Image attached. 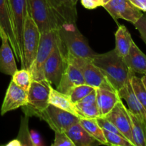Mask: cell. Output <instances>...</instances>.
<instances>
[{
  "mask_svg": "<svg viewBox=\"0 0 146 146\" xmlns=\"http://www.w3.org/2000/svg\"><path fill=\"white\" fill-rule=\"evenodd\" d=\"M92 61L117 93L126 85L133 72L114 49L97 54Z\"/></svg>",
  "mask_w": 146,
  "mask_h": 146,
  "instance_id": "6da1fadb",
  "label": "cell"
},
{
  "mask_svg": "<svg viewBox=\"0 0 146 146\" xmlns=\"http://www.w3.org/2000/svg\"><path fill=\"white\" fill-rule=\"evenodd\" d=\"M58 34L70 55L93 58L97 54L89 46L87 40L81 34L76 23H63L59 27Z\"/></svg>",
  "mask_w": 146,
  "mask_h": 146,
  "instance_id": "7a4b0ae2",
  "label": "cell"
},
{
  "mask_svg": "<svg viewBox=\"0 0 146 146\" xmlns=\"http://www.w3.org/2000/svg\"><path fill=\"white\" fill-rule=\"evenodd\" d=\"M28 14L33 19L40 32L58 29L60 23L49 0H27Z\"/></svg>",
  "mask_w": 146,
  "mask_h": 146,
  "instance_id": "3957f363",
  "label": "cell"
},
{
  "mask_svg": "<svg viewBox=\"0 0 146 146\" xmlns=\"http://www.w3.org/2000/svg\"><path fill=\"white\" fill-rule=\"evenodd\" d=\"M68 54L59 37L44 66V79L51 85L58 86L62 76L68 65Z\"/></svg>",
  "mask_w": 146,
  "mask_h": 146,
  "instance_id": "277c9868",
  "label": "cell"
},
{
  "mask_svg": "<svg viewBox=\"0 0 146 146\" xmlns=\"http://www.w3.org/2000/svg\"><path fill=\"white\" fill-rule=\"evenodd\" d=\"M59 40L58 29L41 33L40 44L35 59L30 68L34 81H44V66L53 48Z\"/></svg>",
  "mask_w": 146,
  "mask_h": 146,
  "instance_id": "5b68a950",
  "label": "cell"
},
{
  "mask_svg": "<svg viewBox=\"0 0 146 146\" xmlns=\"http://www.w3.org/2000/svg\"><path fill=\"white\" fill-rule=\"evenodd\" d=\"M67 57L68 62L77 67L81 71L86 84L91 86L94 88H102L116 91L106 79L98 67L94 65L92 58L75 57L70 54H68Z\"/></svg>",
  "mask_w": 146,
  "mask_h": 146,
  "instance_id": "8992f818",
  "label": "cell"
},
{
  "mask_svg": "<svg viewBox=\"0 0 146 146\" xmlns=\"http://www.w3.org/2000/svg\"><path fill=\"white\" fill-rule=\"evenodd\" d=\"M51 86L46 80H33L28 90L27 104L22 107L27 109V115L38 117L40 114L47 108L50 105L49 98Z\"/></svg>",
  "mask_w": 146,
  "mask_h": 146,
  "instance_id": "52a82bcc",
  "label": "cell"
},
{
  "mask_svg": "<svg viewBox=\"0 0 146 146\" xmlns=\"http://www.w3.org/2000/svg\"><path fill=\"white\" fill-rule=\"evenodd\" d=\"M41 32L33 19L27 14L23 35V62L21 68L30 70L35 59L40 44Z\"/></svg>",
  "mask_w": 146,
  "mask_h": 146,
  "instance_id": "ba28073f",
  "label": "cell"
},
{
  "mask_svg": "<svg viewBox=\"0 0 146 146\" xmlns=\"http://www.w3.org/2000/svg\"><path fill=\"white\" fill-rule=\"evenodd\" d=\"M38 118L45 121L54 131L66 132L70 127L80 121L78 117L51 104L40 114Z\"/></svg>",
  "mask_w": 146,
  "mask_h": 146,
  "instance_id": "9c48e42d",
  "label": "cell"
},
{
  "mask_svg": "<svg viewBox=\"0 0 146 146\" xmlns=\"http://www.w3.org/2000/svg\"><path fill=\"white\" fill-rule=\"evenodd\" d=\"M17 44L23 62V35L28 9L27 0H8Z\"/></svg>",
  "mask_w": 146,
  "mask_h": 146,
  "instance_id": "30bf717a",
  "label": "cell"
},
{
  "mask_svg": "<svg viewBox=\"0 0 146 146\" xmlns=\"http://www.w3.org/2000/svg\"><path fill=\"white\" fill-rule=\"evenodd\" d=\"M115 20L122 19L135 24L143 16V12L130 0H110L103 6Z\"/></svg>",
  "mask_w": 146,
  "mask_h": 146,
  "instance_id": "8fae6325",
  "label": "cell"
},
{
  "mask_svg": "<svg viewBox=\"0 0 146 146\" xmlns=\"http://www.w3.org/2000/svg\"><path fill=\"white\" fill-rule=\"evenodd\" d=\"M102 117L112 123L120 131V133L134 145L132 135L131 121L128 110L124 106L122 100L116 104L115 106L108 113Z\"/></svg>",
  "mask_w": 146,
  "mask_h": 146,
  "instance_id": "7c38bea8",
  "label": "cell"
},
{
  "mask_svg": "<svg viewBox=\"0 0 146 146\" xmlns=\"http://www.w3.org/2000/svg\"><path fill=\"white\" fill-rule=\"evenodd\" d=\"M3 36H7L16 56V60L21 63V56L14 34L8 0H0V38Z\"/></svg>",
  "mask_w": 146,
  "mask_h": 146,
  "instance_id": "4fadbf2b",
  "label": "cell"
},
{
  "mask_svg": "<svg viewBox=\"0 0 146 146\" xmlns=\"http://www.w3.org/2000/svg\"><path fill=\"white\" fill-rule=\"evenodd\" d=\"M27 95L28 91L11 81L1 105V115H4L9 111L25 106L27 104Z\"/></svg>",
  "mask_w": 146,
  "mask_h": 146,
  "instance_id": "5bb4252c",
  "label": "cell"
},
{
  "mask_svg": "<svg viewBox=\"0 0 146 146\" xmlns=\"http://www.w3.org/2000/svg\"><path fill=\"white\" fill-rule=\"evenodd\" d=\"M77 1L78 0H49L60 25L63 23H76Z\"/></svg>",
  "mask_w": 146,
  "mask_h": 146,
  "instance_id": "9a60e30c",
  "label": "cell"
},
{
  "mask_svg": "<svg viewBox=\"0 0 146 146\" xmlns=\"http://www.w3.org/2000/svg\"><path fill=\"white\" fill-rule=\"evenodd\" d=\"M84 84H85V81L80 69L68 62V65L56 89L68 95L74 87Z\"/></svg>",
  "mask_w": 146,
  "mask_h": 146,
  "instance_id": "2e32d148",
  "label": "cell"
},
{
  "mask_svg": "<svg viewBox=\"0 0 146 146\" xmlns=\"http://www.w3.org/2000/svg\"><path fill=\"white\" fill-rule=\"evenodd\" d=\"M1 45L0 46V72L12 76L17 71L15 56L7 36L1 38Z\"/></svg>",
  "mask_w": 146,
  "mask_h": 146,
  "instance_id": "e0dca14e",
  "label": "cell"
},
{
  "mask_svg": "<svg viewBox=\"0 0 146 146\" xmlns=\"http://www.w3.org/2000/svg\"><path fill=\"white\" fill-rule=\"evenodd\" d=\"M118 94L122 99H125L126 101L128 106L127 109L146 124V111L135 95L130 82V77L126 85L120 91H118Z\"/></svg>",
  "mask_w": 146,
  "mask_h": 146,
  "instance_id": "ac0fdd59",
  "label": "cell"
},
{
  "mask_svg": "<svg viewBox=\"0 0 146 146\" xmlns=\"http://www.w3.org/2000/svg\"><path fill=\"white\" fill-rule=\"evenodd\" d=\"M96 103L101 116L108 113L116 104L122 100L118 93L105 88H96Z\"/></svg>",
  "mask_w": 146,
  "mask_h": 146,
  "instance_id": "d6986e66",
  "label": "cell"
},
{
  "mask_svg": "<svg viewBox=\"0 0 146 146\" xmlns=\"http://www.w3.org/2000/svg\"><path fill=\"white\" fill-rule=\"evenodd\" d=\"M126 65L135 74H146V55L133 41L128 54L123 58Z\"/></svg>",
  "mask_w": 146,
  "mask_h": 146,
  "instance_id": "ffe728a7",
  "label": "cell"
},
{
  "mask_svg": "<svg viewBox=\"0 0 146 146\" xmlns=\"http://www.w3.org/2000/svg\"><path fill=\"white\" fill-rule=\"evenodd\" d=\"M66 133L74 146H90L97 141L83 128L80 121L70 127L66 131Z\"/></svg>",
  "mask_w": 146,
  "mask_h": 146,
  "instance_id": "44dd1931",
  "label": "cell"
},
{
  "mask_svg": "<svg viewBox=\"0 0 146 146\" xmlns=\"http://www.w3.org/2000/svg\"><path fill=\"white\" fill-rule=\"evenodd\" d=\"M49 104L60 109L67 111L80 118V115L76 111L74 104L72 102L69 96L57 91V89H54L52 86H50Z\"/></svg>",
  "mask_w": 146,
  "mask_h": 146,
  "instance_id": "7402d4cb",
  "label": "cell"
},
{
  "mask_svg": "<svg viewBox=\"0 0 146 146\" xmlns=\"http://www.w3.org/2000/svg\"><path fill=\"white\" fill-rule=\"evenodd\" d=\"M133 41L127 29L124 25L119 26L115 32V52L124 58L128 54Z\"/></svg>",
  "mask_w": 146,
  "mask_h": 146,
  "instance_id": "603a6c76",
  "label": "cell"
},
{
  "mask_svg": "<svg viewBox=\"0 0 146 146\" xmlns=\"http://www.w3.org/2000/svg\"><path fill=\"white\" fill-rule=\"evenodd\" d=\"M128 110V109H127ZM135 146H146V124L128 110Z\"/></svg>",
  "mask_w": 146,
  "mask_h": 146,
  "instance_id": "cb8c5ba5",
  "label": "cell"
},
{
  "mask_svg": "<svg viewBox=\"0 0 146 146\" xmlns=\"http://www.w3.org/2000/svg\"><path fill=\"white\" fill-rule=\"evenodd\" d=\"M80 123L99 143L102 145H108L106 141L102 128L97 123V120L80 118Z\"/></svg>",
  "mask_w": 146,
  "mask_h": 146,
  "instance_id": "d4e9b609",
  "label": "cell"
},
{
  "mask_svg": "<svg viewBox=\"0 0 146 146\" xmlns=\"http://www.w3.org/2000/svg\"><path fill=\"white\" fill-rule=\"evenodd\" d=\"M77 112L80 118L97 119L101 117L97 103L87 104V103L78 102L74 104Z\"/></svg>",
  "mask_w": 146,
  "mask_h": 146,
  "instance_id": "484cf974",
  "label": "cell"
},
{
  "mask_svg": "<svg viewBox=\"0 0 146 146\" xmlns=\"http://www.w3.org/2000/svg\"><path fill=\"white\" fill-rule=\"evenodd\" d=\"M11 77H12L11 81H13L16 85L28 91L33 81L32 76L29 70L27 68L17 70Z\"/></svg>",
  "mask_w": 146,
  "mask_h": 146,
  "instance_id": "4316f807",
  "label": "cell"
},
{
  "mask_svg": "<svg viewBox=\"0 0 146 146\" xmlns=\"http://www.w3.org/2000/svg\"><path fill=\"white\" fill-rule=\"evenodd\" d=\"M130 82L135 95L146 111V89L142 82L141 78L136 76L135 74L133 72L130 76Z\"/></svg>",
  "mask_w": 146,
  "mask_h": 146,
  "instance_id": "83f0119b",
  "label": "cell"
},
{
  "mask_svg": "<svg viewBox=\"0 0 146 146\" xmlns=\"http://www.w3.org/2000/svg\"><path fill=\"white\" fill-rule=\"evenodd\" d=\"M94 89L95 88L94 87L87 85L86 84H81V85L74 87L70 91L68 96L70 97V100L72 101V102L75 104L77 103L80 102L83 98H84L86 96L88 95L90 93L94 91Z\"/></svg>",
  "mask_w": 146,
  "mask_h": 146,
  "instance_id": "f1b7e54d",
  "label": "cell"
},
{
  "mask_svg": "<svg viewBox=\"0 0 146 146\" xmlns=\"http://www.w3.org/2000/svg\"><path fill=\"white\" fill-rule=\"evenodd\" d=\"M103 132H104L106 141L109 145L134 146L131 142H130L125 137H124L121 134L110 132L105 130H103Z\"/></svg>",
  "mask_w": 146,
  "mask_h": 146,
  "instance_id": "f546056e",
  "label": "cell"
},
{
  "mask_svg": "<svg viewBox=\"0 0 146 146\" xmlns=\"http://www.w3.org/2000/svg\"><path fill=\"white\" fill-rule=\"evenodd\" d=\"M54 140L52 146H74L72 141L64 131H54Z\"/></svg>",
  "mask_w": 146,
  "mask_h": 146,
  "instance_id": "4dcf8cb0",
  "label": "cell"
},
{
  "mask_svg": "<svg viewBox=\"0 0 146 146\" xmlns=\"http://www.w3.org/2000/svg\"><path fill=\"white\" fill-rule=\"evenodd\" d=\"M134 26L139 31L142 40L146 45V13L143 14L141 18L134 24Z\"/></svg>",
  "mask_w": 146,
  "mask_h": 146,
  "instance_id": "1f68e13d",
  "label": "cell"
},
{
  "mask_svg": "<svg viewBox=\"0 0 146 146\" xmlns=\"http://www.w3.org/2000/svg\"><path fill=\"white\" fill-rule=\"evenodd\" d=\"M28 127H27V123H24V120H23L22 122H21V128H20V131L19 133L18 138H17V140L21 143V145H22V141H25L24 143V145H28L27 142V141H30L33 145H34V143L31 142V137H30L29 133L28 132Z\"/></svg>",
  "mask_w": 146,
  "mask_h": 146,
  "instance_id": "d6a6232c",
  "label": "cell"
},
{
  "mask_svg": "<svg viewBox=\"0 0 146 146\" xmlns=\"http://www.w3.org/2000/svg\"><path fill=\"white\" fill-rule=\"evenodd\" d=\"M96 120H97V123L99 124V125H100L103 130L110 131V132L115 133L117 134H121L120 133V131L117 129V128H116L112 123H110L108 120H107L105 118H104V117L101 116L100 117V118H97Z\"/></svg>",
  "mask_w": 146,
  "mask_h": 146,
  "instance_id": "836d02e7",
  "label": "cell"
},
{
  "mask_svg": "<svg viewBox=\"0 0 146 146\" xmlns=\"http://www.w3.org/2000/svg\"><path fill=\"white\" fill-rule=\"evenodd\" d=\"M82 5L87 9H94L99 7H103L102 0H81Z\"/></svg>",
  "mask_w": 146,
  "mask_h": 146,
  "instance_id": "e575fe53",
  "label": "cell"
},
{
  "mask_svg": "<svg viewBox=\"0 0 146 146\" xmlns=\"http://www.w3.org/2000/svg\"><path fill=\"white\" fill-rule=\"evenodd\" d=\"M96 88L94 91H92L91 93L86 96L84 98H83L80 102L81 103H87V104H92V103H96Z\"/></svg>",
  "mask_w": 146,
  "mask_h": 146,
  "instance_id": "d590c367",
  "label": "cell"
},
{
  "mask_svg": "<svg viewBox=\"0 0 146 146\" xmlns=\"http://www.w3.org/2000/svg\"><path fill=\"white\" fill-rule=\"evenodd\" d=\"M130 1L140 11L146 12V0H130Z\"/></svg>",
  "mask_w": 146,
  "mask_h": 146,
  "instance_id": "8d00e7d4",
  "label": "cell"
},
{
  "mask_svg": "<svg viewBox=\"0 0 146 146\" xmlns=\"http://www.w3.org/2000/svg\"><path fill=\"white\" fill-rule=\"evenodd\" d=\"M7 145L8 146H14V145H21V143L18 141L17 139L15 140H13V141H10L9 143L7 144Z\"/></svg>",
  "mask_w": 146,
  "mask_h": 146,
  "instance_id": "74e56055",
  "label": "cell"
},
{
  "mask_svg": "<svg viewBox=\"0 0 146 146\" xmlns=\"http://www.w3.org/2000/svg\"><path fill=\"white\" fill-rule=\"evenodd\" d=\"M141 80H142V82H143V85H144L145 88V89H146V74L143 75V76L141 78Z\"/></svg>",
  "mask_w": 146,
  "mask_h": 146,
  "instance_id": "f35d334b",
  "label": "cell"
},
{
  "mask_svg": "<svg viewBox=\"0 0 146 146\" xmlns=\"http://www.w3.org/2000/svg\"><path fill=\"white\" fill-rule=\"evenodd\" d=\"M102 1L103 4H104H104H107V3H108V2H109V1H110V0H102Z\"/></svg>",
  "mask_w": 146,
  "mask_h": 146,
  "instance_id": "ab89813d",
  "label": "cell"
}]
</instances>
